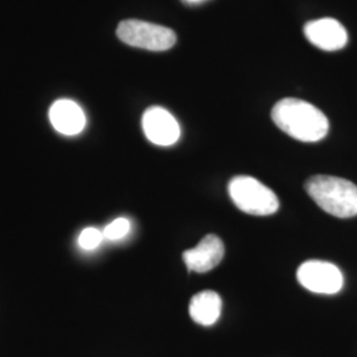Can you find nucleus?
<instances>
[{"label":"nucleus","mask_w":357,"mask_h":357,"mask_svg":"<svg viewBox=\"0 0 357 357\" xmlns=\"http://www.w3.org/2000/svg\"><path fill=\"white\" fill-rule=\"evenodd\" d=\"M273 122L294 139L319 142L328 134L330 122L314 105L298 98H284L271 110Z\"/></svg>","instance_id":"obj_1"},{"label":"nucleus","mask_w":357,"mask_h":357,"mask_svg":"<svg viewBox=\"0 0 357 357\" xmlns=\"http://www.w3.org/2000/svg\"><path fill=\"white\" fill-rule=\"evenodd\" d=\"M308 196L324 212L339 218L357 216V185L349 180L318 175L306 181Z\"/></svg>","instance_id":"obj_2"},{"label":"nucleus","mask_w":357,"mask_h":357,"mask_svg":"<svg viewBox=\"0 0 357 357\" xmlns=\"http://www.w3.org/2000/svg\"><path fill=\"white\" fill-rule=\"evenodd\" d=\"M234 205L248 215L270 216L280 209L277 195L261 181L250 176H236L228 185Z\"/></svg>","instance_id":"obj_3"},{"label":"nucleus","mask_w":357,"mask_h":357,"mask_svg":"<svg viewBox=\"0 0 357 357\" xmlns=\"http://www.w3.org/2000/svg\"><path fill=\"white\" fill-rule=\"evenodd\" d=\"M116 36L130 47L147 51H168L176 44V33L171 28L137 19L121 22Z\"/></svg>","instance_id":"obj_4"},{"label":"nucleus","mask_w":357,"mask_h":357,"mask_svg":"<svg viewBox=\"0 0 357 357\" xmlns=\"http://www.w3.org/2000/svg\"><path fill=\"white\" fill-rule=\"evenodd\" d=\"M296 278L308 291L326 295L339 293L344 283L343 274L337 266L319 259L302 264L296 271Z\"/></svg>","instance_id":"obj_5"},{"label":"nucleus","mask_w":357,"mask_h":357,"mask_svg":"<svg viewBox=\"0 0 357 357\" xmlns=\"http://www.w3.org/2000/svg\"><path fill=\"white\" fill-rule=\"evenodd\" d=\"M142 126L149 141L163 147L175 144L181 134L175 116L160 106H153L144 112Z\"/></svg>","instance_id":"obj_6"},{"label":"nucleus","mask_w":357,"mask_h":357,"mask_svg":"<svg viewBox=\"0 0 357 357\" xmlns=\"http://www.w3.org/2000/svg\"><path fill=\"white\" fill-rule=\"evenodd\" d=\"M303 31L307 40L321 51H340L348 43L344 26L332 17L308 22Z\"/></svg>","instance_id":"obj_7"},{"label":"nucleus","mask_w":357,"mask_h":357,"mask_svg":"<svg viewBox=\"0 0 357 357\" xmlns=\"http://www.w3.org/2000/svg\"><path fill=\"white\" fill-rule=\"evenodd\" d=\"M225 248L216 234H208L196 248L183 253V259L190 271L206 273L222 261Z\"/></svg>","instance_id":"obj_8"},{"label":"nucleus","mask_w":357,"mask_h":357,"mask_svg":"<svg viewBox=\"0 0 357 357\" xmlns=\"http://www.w3.org/2000/svg\"><path fill=\"white\" fill-rule=\"evenodd\" d=\"M52 126L68 137L78 135L86 126L84 110L70 100H59L50 109Z\"/></svg>","instance_id":"obj_9"},{"label":"nucleus","mask_w":357,"mask_h":357,"mask_svg":"<svg viewBox=\"0 0 357 357\" xmlns=\"http://www.w3.org/2000/svg\"><path fill=\"white\" fill-rule=\"evenodd\" d=\"M222 310V301L218 294L212 290H205L196 294L190 303V315L197 324L205 327L216 323Z\"/></svg>","instance_id":"obj_10"},{"label":"nucleus","mask_w":357,"mask_h":357,"mask_svg":"<svg viewBox=\"0 0 357 357\" xmlns=\"http://www.w3.org/2000/svg\"><path fill=\"white\" fill-rule=\"evenodd\" d=\"M130 231V221L128 218H116L113 222H110L105 230H103V237L110 240V241H116L123 238L125 236H128Z\"/></svg>","instance_id":"obj_11"},{"label":"nucleus","mask_w":357,"mask_h":357,"mask_svg":"<svg viewBox=\"0 0 357 357\" xmlns=\"http://www.w3.org/2000/svg\"><path fill=\"white\" fill-rule=\"evenodd\" d=\"M103 238L105 237H103L101 230H98L97 228H86L81 231V234L78 237V243L85 250H94L96 248H98L101 245Z\"/></svg>","instance_id":"obj_12"},{"label":"nucleus","mask_w":357,"mask_h":357,"mask_svg":"<svg viewBox=\"0 0 357 357\" xmlns=\"http://www.w3.org/2000/svg\"><path fill=\"white\" fill-rule=\"evenodd\" d=\"M183 1H185V3H188V4H197V3H202V1H204V0H183Z\"/></svg>","instance_id":"obj_13"}]
</instances>
